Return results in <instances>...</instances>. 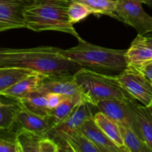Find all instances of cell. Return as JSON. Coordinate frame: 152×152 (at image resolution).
<instances>
[{
    "label": "cell",
    "instance_id": "cell-1",
    "mask_svg": "<svg viewBox=\"0 0 152 152\" xmlns=\"http://www.w3.org/2000/svg\"><path fill=\"white\" fill-rule=\"evenodd\" d=\"M51 46L31 48H0V67L31 70L47 77L74 74L82 68Z\"/></svg>",
    "mask_w": 152,
    "mask_h": 152
},
{
    "label": "cell",
    "instance_id": "cell-2",
    "mask_svg": "<svg viewBox=\"0 0 152 152\" xmlns=\"http://www.w3.org/2000/svg\"><path fill=\"white\" fill-rule=\"evenodd\" d=\"M126 50L107 48L78 39V44L61 53L81 68L108 75H118L127 68Z\"/></svg>",
    "mask_w": 152,
    "mask_h": 152
},
{
    "label": "cell",
    "instance_id": "cell-3",
    "mask_svg": "<svg viewBox=\"0 0 152 152\" xmlns=\"http://www.w3.org/2000/svg\"><path fill=\"white\" fill-rule=\"evenodd\" d=\"M68 0H33L25 11L26 28L39 32L54 31L82 39L68 19Z\"/></svg>",
    "mask_w": 152,
    "mask_h": 152
},
{
    "label": "cell",
    "instance_id": "cell-4",
    "mask_svg": "<svg viewBox=\"0 0 152 152\" xmlns=\"http://www.w3.org/2000/svg\"><path fill=\"white\" fill-rule=\"evenodd\" d=\"M74 75L87 102L94 106L99 102L105 99L133 98L120 85L117 75L101 74L83 68H80Z\"/></svg>",
    "mask_w": 152,
    "mask_h": 152
},
{
    "label": "cell",
    "instance_id": "cell-5",
    "mask_svg": "<svg viewBox=\"0 0 152 152\" xmlns=\"http://www.w3.org/2000/svg\"><path fill=\"white\" fill-rule=\"evenodd\" d=\"M136 99H110L100 101L96 104L98 111L115 122L120 127L126 128L134 132L140 139L144 140L138 120Z\"/></svg>",
    "mask_w": 152,
    "mask_h": 152
},
{
    "label": "cell",
    "instance_id": "cell-6",
    "mask_svg": "<svg viewBox=\"0 0 152 152\" xmlns=\"http://www.w3.org/2000/svg\"><path fill=\"white\" fill-rule=\"evenodd\" d=\"M114 19L134 28L140 35L152 32V16L142 7L140 0H116Z\"/></svg>",
    "mask_w": 152,
    "mask_h": 152
},
{
    "label": "cell",
    "instance_id": "cell-7",
    "mask_svg": "<svg viewBox=\"0 0 152 152\" xmlns=\"http://www.w3.org/2000/svg\"><path fill=\"white\" fill-rule=\"evenodd\" d=\"M94 108H96V107L88 102L79 103L63 121L48 132L46 137L56 142L59 140L64 139L66 135L77 132L87 120L93 118L96 113L94 112Z\"/></svg>",
    "mask_w": 152,
    "mask_h": 152
},
{
    "label": "cell",
    "instance_id": "cell-8",
    "mask_svg": "<svg viewBox=\"0 0 152 152\" xmlns=\"http://www.w3.org/2000/svg\"><path fill=\"white\" fill-rule=\"evenodd\" d=\"M35 91L43 95L56 93L78 102H87L86 96L76 81L74 74L46 77Z\"/></svg>",
    "mask_w": 152,
    "mask_h": 152
},
{
    "label": "cell",
    "instance_id": "cell-9",
    "mask_svg": "<svg viewBox=\"0 0 152 152\" xmlns=\"http://www.w3.org/2000/svg\"><path fill=\"white\" fill-rule=\"evenodd\" d=\"M117 79L123 88L136 100L143 105H152V97L145 84V78L139 70L131 66L117 75Z\"/></svg>",
    "mask_w": 152,
    "mask_h": 152
},
{
    "label": "cell",
    "instance_id": "cell-10",
    "mask_svg": "<svg viewBox=\"0 0 152 152\" xmlns=\"http://www.w3.org/2000/svg\"><path fill=\"white\" fill-rule=\"evenodd\" d=\"M33 0H0V33L26 28L25 11Z\"/></svg>",
    "mask_w": 152,
    "mask_h": 152
},
{
    "label": "cell",
    "instance_id": "cell-11",
    "mask_svg": "<svg viewBox=\"0 0 152 152\" xmlns=\"http://www.w3.org/2000/svg\"><path fill=\"white\" fill-rule=\"evenodd\" d=\"M55 126L56 124L51 115L50 117L37 115L21 106L13 130L17 132L19 129H24L46 137L48 132Z\"/></svg>",
    "mask_w": 152,
    "mask_h": 152
},
{
    "label": "cell",
    "instance_id": "cell-12",
    "mask_svg": "<svg viewBox=\"0 0 152 152\" xmlns=\"http://www.w3.org/2000/svg\"><path fill=\"white\" fill-rule=\"evenodd\" d=\"M128 66L140 69L152 63V47L145 37L138 34L126 51Z\"/></svg>",
    "mask_w": 152,
    "mask_h": 152
},
{
    "label": "cell",
    "instance_id": "cell-13",
    "mask_svg": "<svg viewBox=\"0 0 152 152\" xmlns=\"http://www.w3.org/2000/svg\"><path fill=\"white\" fill-rule=\"evenodd\" d=\"M46 77L39 73H33L6 89L0 96L11 99L13 101L20 100L29 94L35 91Z\"/></svg>",
    "mask_w": 152,
    "mask_h": 152
},
{
    "label": "cell",
    "instance_id": "cell-14",
    "mask_svg": "<svg viewBox=\"0 0 152 152\" xmlns=\"http://www.w3.org/2000/svg\"><path fill=\"white\" fill-rule=\"evenodd\" d=\"M77 132L84 135L96 145H100L108 148L112 152H121V149L117 146L96 124L94 118L87 120L81 126Z\"/></svg>",
    "mask_w": 152,
    "mask_h": 152
},
{
    "label": "cell",
    "instance_id": "cell-15",
    "mask_svg": "<svg viewBox=\"0 0 152 152\" xmlns=\"http://www.w3.org/2000/svg\"><path fill=\"white\" fill-rule=\"evenodd\" d=\"M16 102H19L22 108L37 115L42 117H50L51 115L52 110L48 107L45 95L34 91Z\"/></svg>",
    "mask_w": 152,
    "mask_h": 152
},
{
    "label": "cell",
    "instance_id": "cell-16",
    "mask_svg": "<svg viewBox=\"0 0 152 152\" xmlns=\"http://www.w3.org/2000/svg\"><path fill=\"white\" fill-rule=\"evenodd\" d=\"M94 120L99 129L117 145L120 147L124 145L123 135H122L120 126L117 123L113 121L107 116L100 111L95 113L94 116Z\"/></svg>",
    "mask_w": 152,
    "mask_h": 152
},
{
    "label": "cell",
    "instance_id": "cell-17",
    "mask_svg": "<svg viewBox=\"0 0 152 152\" xmlns=\"http://www.w3.org/2000/svg\"><path fill=\"white\" fill-rule=\"evenodd\" d=\"M33 73H34V71L24 68L0 67V94Z\"/></svg>",
    "mask_w": 152,
    "mask_h": 152
},
{
    "label": "cell",
    "instance_id": "cell-18",
    "mask_svg": "<svg viewBox=\"0 0 152 152\" xmlns=\"http://www.w3.org/2000/svg\"><path fill=\"white\" fill-rule=\"evenodd\" d=\"M45 137L24 129L16 132V142L19 152H39L42 139Z\"/></svg>",
    "mask_w": 152,
    "mask_h": 152
},
{
    "label": "cell",
    "instance_id": "cell-19",
    "mask_svg": "<svg viewBox=\"0 0 152 152\" xmlns=\"http://www.w3.org/2000/svg\"><path fill=\"white\" fill-rule=\"evenodd\" d=\"M20 108V105L16 101L0 105V129L13 130Z\"/></svg>",
    "mask_w": 152,
    "mask_h": 152
},
{
    "label": "cell",
    "instance_id": "cell-20",
    "mask_svg": "<svg viewBox=\"0 0 152 152\" xmlns=\"http://www.w3.org/2000/svg\"><path fill=\"white\" fill-rule=\"evenodd\" d=\"M137 112L142 137L152 149V114L149 107L138 104Z\"/></svg>",
    "mask_w": 152,
    "mask_h": 152
},
{
    "label": "cell",
    "instance_id": "cell-21",
    "mask_svg": "<svg viewBox=\"0 0 152 152\" xmlns=\"http://www.w3.org/2000/svg\"><path fill=\"white\" fill-rule=\"evenodd\" d=\"M124 146L130 152H152L149 145L132 130L120 127Z\"/></svg>",
    "mask_w": 152,
    "mask_h": 152
},
{
    "label": "cell",
    "instance_id": "cell-22",
    "mask_svg": "<svg viewBox=\"0 0 152 152\" xmlns=\"http://www.w3.org/2000/svg\"><path fill=\"white\" fill-rule=\"evenodd\" d=\"M78 1L87 5L93 12V14L106 15L115 18L117 7L116 0H78Z\"/></svg>",
    "mask_w": 152,
    "mask_h": 152
},
{
    "label": "cell",
    "instance_id": "cell-23",
    "mask_svg": "<svg viewBox=\"0 0 152 152\" xmlns=\"http://www.w3.org/2000/svg\"><path fill=\"white\" fill-rule=\"evenodd\" d=\"M76 152H101L97 145L80 132H74L64 137Z\"/></svg>",
    "mask_w": 152,
    "mask_h": 152
},
{
    "label": "cell",
    "instance_id": "cell-24",
    "mask_svg": "<svg viewBox=\"0 0 152 152\" xmlns=\"http://www.w3.org/2000/svg\"><path fill=\"white\" fill-rule=\"evenodd\" d=\"M68 19L72 25L81 22L89 15L93 14L92 10L83 3L78 1H71L68 10Z\"/></svg>",
    "mask_w": 152,
    "mask_h": 152
},
{
    "label": "cell",
    "instance_id": "cell-25",
    "mask_svg": "<svg viewBox=\"0 0 152 152\" xmlns=\"http://www.w3.org/2000/svg\"><path fill=\"white\" fill-rule=\"evenodd\" d=\"M79 103L80 102L74 99L65 98L56 108L52 110L51 117H53L56 126L63 121Z\"/></svg>",
    "mask_w": 152,
    "mask_h": 152
},
{
    "label": "cell",
    "instance_id": "cell-26",
    "mask_svg": "<svg viewBox=\"0 0 152 152\" xmlns=\"http://www.w3.org/2000/svg\"><path fill=\"white\" fill-rule=\"evenodd\" d=\"M0 152H18L16 132L0 129Z\"/></svg>",
    "mask_w": 152,
    "mask_h": 152
},
{
    "label": "cell",
    "instance_id": "cell-27",
    "mask_svg": "<svg viewBox=\"0 0 152 152\" xmlns=\"http://www.w3.org/2000/svg\"><path fill=\"white\" fill-rule=\"evenodd\" d=\"M39 152H58L57 144L48 137H43L40 142Z\"/></svg>",
    "mask_w": 152,
    "mask_h": 152
},
{
    "label": "cell",
    "instance_id": "cell-28",
    "mask_svg": "<svg viewBox=\"0 0 152 152\" xmlns=\"http://www.w3.org/2000/svg\"><path fill=\"white\" fill-rule=\"evenodd\" d=\"M45 96L47 98L48 107L50 110H53L55 108H56L62 102V101L65 98H66L64 97L62 95L56 93H48Z\"/></svg>",
    "mask_w": 152,
    "mask_h": 152
},
{
    "label": "cell",
    "instance_id": "cell-29",
    "mask_svg": "<svg viewBox=\"0 0 152 152\" xmlns=\"http://www.w3.org/2000/svg\"><path fill=\"white\" fill-rule=\"evenodd\" d=\"M58 146V152H76L74 148L65 139L56 141Z\"/></svg>",
    "mask_w": 152,
    "mask_h": 152
},
{
    "label": "cell",
    "instance_id": "cell-30",
    "mask_svg": "<svg viewBox=\"0 0 152 152\" xmlns=\"http://www.w3.org/2000/svg\"><path fill=\"white\" fill-rule=\"evenodd\" d=\"M137 70H139L140 72L145 77V79L152 83V63Z\"/></svg>",
    "mask_w": 152,
    "mask_h": 152
},
{
    "label": "cell",
    "instance_id": "cell-31",
    "mask_svg": "<svg viewBox=\"0 0 152 152\" xmlns=\"http://www.w3.org/2000/svg\"><path fill=\"white\" fill-rule=\"evenodd\" d=\"M144 37H145V39L148 42V44L152 47V32H150L148 33V34H145V35H144Z\"/></svg>",
    "mask_w": 152,
    "mask_h": 152
},
{
    "label": "cell",
    "instance_id": "cell-32",
    "mask_svg": "<svg viewBox=\"0 0 152 152\" xmlns=\"http://www.w3.org/2000/svg\"><path fill=\"white\" fill-rule=\"evenodd\" d=\"M145 84H146L147 88L148 89V91H149L150 93H151V97H152V83H150V82L148 81L147 79H145ZM151 106H152V105H151Z\"/></svg>",
    "mask_w": 152,
    "mask_h": 152
},
{
    "label": "cell",
    "instance_id": "cell-33",
    "mask_svg": "<svg viewBox=\"0 0 152 152\" xmlns=\"http://www.w3.org/2000/svg\"><path fill=\"white\" fill-rule=\"evenodd\" d=\"M140 1H142V4H145L152 7V0H140Z\"/></svg>",
    "mask_w": 152,
    "mask_h": 152
},
{
    "label": "cell",
    "instance_id": "cell-34",
    "mask_svg": "<svg viewBox=\"0 0 152 152\" xmlns=\"http://www.w3.org/2000/svg\"><path fill=\"white\" fill-rule=\"evenodd\" d=\"M98 148H99V150H100L101 152H112L111 151H110L109 149H108V148H105V147L103 146H100V145H97Z\"/></svg>",
    "mask_w": 152,
    "mask_h": 152
},
{
    "label": "cell",
    "instance_id": "cell-35",
    "mask_svg": "<svg viewBox=\"0 0 152 152\" xmlns=\"http://www.w3.org/2000/svg\"><path fill=\"white\" fill-rule=\"evenodd\" d=\"M120 149H121V152H130V151H129V150H128L127 148L124 146V145L122 147H120Z\"/></svg>",
    "mask_w": 152,
    "mask_h": 152
},
{
    "label": "cell",
    "instance_id": "cell-36",
    "mask_svg": "<svg viewBox=\"0 0 152 152\" xmlns=\"http://www.w3.org/2000/svg\"><path fill=\"white\" fill-rule=\"evenodd\" d=\"M149 108H150V111H151V114H152V106H150Z\"/></svg>",
    "mask_w": 152,
    "mask_h": 152
},
{
    "label": "cell",
    "instance_id": "cell-37",
    "mask_svg": "<svg viewBox=\"0 0 152 152\" xmlns=\"http://www.w3.org/2000/svg\"><path fill=\"white\" fill-rule=\"evenodd\" d=\"M68 1H69L70 2H71V1H78V0H68Z\"/></svg>",
    "mask_w": 152,
    "mask_h": 152
},
{
    "label": "cell",
    "instance_id": "cell-38",
    "mask_svg": "<svg viewBox=\"0 0 152 152\" xmlns=\"http://www.w3.org/2000/svg\"><path fill=\"white\" fill-rule=\"evenodd\" d=\"M2 104H3V102H1V99H0V105H2Z\"/></svg>",
    "mask_w": 152,
    "mask_h": 152
},
{
    "label": "cell",
    "instance_id": "cell-39",
    "mask_svg": "<svg viewBox=\"0 0 152 152\" xmlns=\"http://www.w3.org/2000/svg\"><path fill=\"white\" fill-rule=\"evenodd\" d=\"M18 152H19V151H18Z\"/></svg>",
    "mask_w": 152,
    "mask_h": 152
}]
</instances>
